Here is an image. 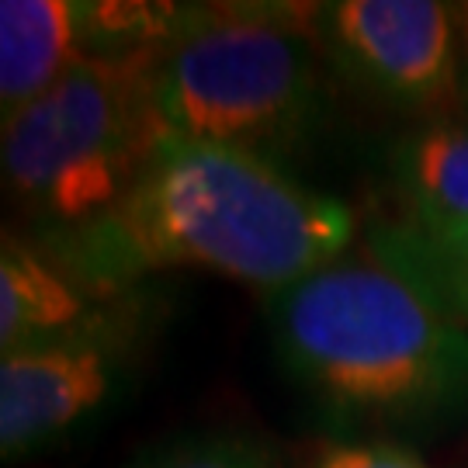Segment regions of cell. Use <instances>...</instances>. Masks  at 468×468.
Wrapping results in <instances>:
<instances>
[{
  "instance_id": "obj_7",
  "label": "cell",
  "mask_w": 468,
  "mask_h": 468,
  "mask_svg": "<svg viewBox=\"0 0 468 468\" xmlns=\"http://www.w3.org/2000/svg\"><path fill=\"white\" fill-rule=\"evenodd\" d=\"M84 63L80 0L0 4V104L4 118L46 94L67 69Z\"/></svg>"
},
{
  "instance_id": "obj_6",
  "label": "cell",
  "mask_w": 468,
  "mask_h": 468,
  "mask_svg": "<svg viewBox=\"0 0 468 468\" xmlns=\"http://www.w3.org/2000/svg\"><path fill=\"white\" fill-rule=\"evenodd\" d=\"M125 340L104 316L0 361V454L17 462L73 431L115 396Z\"/></svg>"
},
{
  "instance_id": "obj_5",
  "label": "cell",
  "mask_w": 468,
  "mask_h": 468,
  "mask_svg": "<svg viewBox=\"0 0 468 468\" xmlns=\"http://www.w3.org/2000/svg\"><path fill=\"white\" fill-rule=\"evenodd\" d=\"M319 56L368 98L406 115L452 118L465 108L454 4L340 0L313 4Z\"/></svg>"
},
{
  "instance_id": "obj_3",
  "label": "cell",
  "mask_w": 468,
  "mask_h": 468,
  "mask_svg": "<svg viewBox=\"0 0 468 468\" xmlns=\"http://www.w3.org/2000/svg\"><path fill=\"white\" fill-rule=\"evenodd\" d=\"M313 4L181 7L156 67V108L170 139L274 160L305 146L326 118Z\"/></svg>"
},
{
  "instance_id": "obj_1",
  "label": "cell",
  "mask_w": 468,
  "mask_h": 468,
  "mask_svg": "<svg viewBox=\"0 0 468 468\" xmlns=\"http://www.w3.org/2000/svg\"><path fill=\"white\" fill-rule=\"evenodd\" d=\"M354 236L351 205L282 164L167 139L108 212L56 233V253L98 292L195 268L274 295L344 257Z\"/></svg>"
},
{
  "instance_id": "obj_10",
  "label": "cell",
  "mask_w": 468,
  "mask_h": 468,
  "mask_svg": "<svg viewBox=\"0 0 468 468\" xmlns=\"http://www.w3.org/2000/svg\"><path fill=\"white\" fill-rule=\"evenodd\" d=\"M361 250L410 278L468 330V222L444 233H417L396 222H378L368 229Z\"/></svg>"
},
{
  "instance_id": "obj_2",
  "label": "cell",
  "mask_w": 468,
  "mask_h": 468,
  "mask_svg": "<svg viewBox=\"0 0 468 468\" xmlns=\"http://www.w3.org/2000/svg\"><path fill=\"white\" fill-rule=\"evenodd\" d=\"M288 375L351 423L434 427L468 413V330L368 250L268 295Z\"/></svg>"
},
{
  "instance_id": "obj_9",
  "label": "cell",
  "mask_w": 468,
  "mask_h": 468,
  "mask_svg": "<svg viewBox=\"0 0 468 468\" xmlns=\"http://www.w3.org/2000/svg\"><path fill=\"white\" fill-rule=\"evenodd\" d=\"M101 313L90 309L84 284L69 278L63 264L28 247L25 239L4 236L0 250V347L4 354L35 347L84 330Z\"/></svg>"
},
{
  "instance_id": "obj_8",
  "label": "cell",
  "mask_w": 468,
  "mask_h": 468,
  "mask_svg": "<svg viewBox=\"0 0 468 468\" xmlns=\"http://www.w3.org/2000/svg\"><path fill=\"white\" fill-rule=\"evenodd\" d=\"M392 191L417 233H444L468 222V122L431 118L392 150Z\"/></svg>"
},
{
  "instance_id": "obj_12",
  "label": "cell",
  "mask_w": 468,
  "mask_h": 468,
  "mask_svg": "<svg viewBox=\"0 0 468 468\" xmlns=\"http://www.w3.org/2000/svg\"><path fill=\"white\" fill-rule=\"evenodd\" d=\"M309 468H427L420 458H413L392 444H330L319 448Z\"/></svg>"
},
{
  "instance_id": "obj_4",
  "label": "cell",
  "mask_w": 468,
  "mask_h": 468,
  "mask_svg": "<svg viewBox=\"0 0 468 468\" xmlns=\"http://www.w3.org/2000/svg\"><path fill=\"white\" fill-rule=\"evenodd\" d=\"M160 56L84 59L4 118L7 187L52 233L108 212L170 139L156 108Z\"/></svg>"
},
{
  "instance_id": "obj_13",
  "label": "cell",
  "mask_w": 468,
  "mask_h": 468,
  "mask_svg": "<svg viewBox=\"0 0 468 468\" xmlns=\"http://www.w3.org/2000/svg\"><path fill=\"white\" fill-rule=\"evenodd\" d=\"M458 42H462V77H465V108H468V4H454Z\"/></svg>"
},
{
  "instance_id": "obj_11",
  "label": "cell",
  "mask_w": 468,
  "mask_h": 468,
  "mask_svg": "<svg viewBox=\"0 0 468 468\" xmlns=\"http://www.w3.org/2000/svg\"><path fill=\"white\" fill-rule=\"evenodd\" d=\"M139 468H278V458L253 437L201 434L177 441Z\"/></svg>"
}]
</instances>
